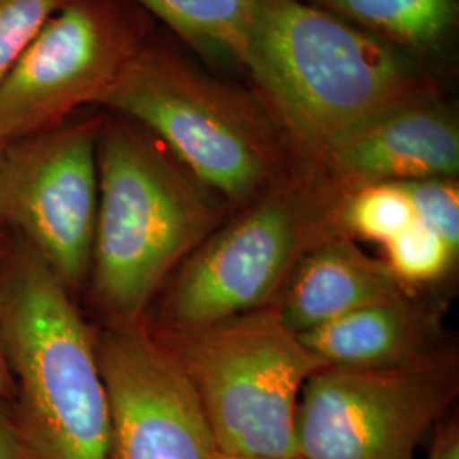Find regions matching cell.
I'll use <instances>...</instances> for the list:
<instances>
[{
    "instance_id": "obj_22",
    "label": "cell",
    "mask_w": 459,
    "mask_h": 459,
    "mask_svg": "<svg viewBox=\"0 0 459 459\" xmlns=\"http://www.w3.org/2000/svg\"><path fill=\"white\" fill-rule=\"evenodd\" d=\"M13 396H14V383L0 345V400H13Z\"/></svg>"
},
{
    "instance_id": "obj_10",
    "label": "cell",
    "mask_w": 459,
    "mask_h": 459,
    "mask_svg": "<svg viewBox=\"0 0 459 459\" xmlns=\"http://www.w3.org/2000/svg\"><path fill=\"white\" fill-rule=\"evenodd\" d=\"M109 409V459H214L218 447L195 386L142 324L113 322L98 342Z\"/></svg>"
},
{
    "instance_id": "obj_18",
    "label": "cell",
    "mask_w": 459,
    "mask_h": 459,
    "mask_svg": "<svg viewBox=\"0 0 459 459\" xmlns=\"http://www.w3.org/2000/svg\"><path fill=\"white\" fill-rule=\"evenodd\" d=\"M66 0H0V81Z\"/></svg>"
},
{
    "instance_id": "obj_17",
    "label": "cell",
    "mask_w": 459,
    "mask_h": 459,
    "mask_svg": "<svg viewBox=\"0 0 459 459\" xmlns=\"http://www.w3.org/2000/svg\"><path fill=\"white\" fill-rule=\"evenodd\" d=\"M385 250V264L403 288L439 281L453 269L459 254L436 230L419 220L386 242Z\"/></svg>"
},
{
    "instance_id": "obj_6",
    "label": "cell",
    "mask_w": 459,
    "mask_h": 459,
    "mask_svg": "<svg viewBox=\"0 0 459 459\" xmlns=\"http://www.w3.org/2000/svg\"><path fill=\"white\" fill-rule=\"evenodd\" d=\"M344 195L295 162L182 264L165 298L164 328L204 327L276 303L307 250L341 230Z\"/></svg>"
},
{
    "instance_id": "obj_4",
    "label": "cell",
    "mask_w": 459,
    "mask_h": 459,
    "mask_svg": "<svg viewBox=\"0 0 459 459\" xmlns=\"http://www.w3.org/2000/svg\"><path fill=\"white\" fill-rule=\"evenodd\" d=\"M98 106L152 133L231 204L246 206L295 164L252 91L214 79L167 47L143 43Z\"/></svg>"
},
{
    "instance_id": "obj_19",
    "label": "cell",
    "mask_w": 459,
    "mask_h": 459,
    "mask_svg": "<svg viewBox=\"0 0 459 459\" xmlns=\"http://www.w3.org/2000/svg\"><path fill=\"white\" fill-rule=\"evenodd\" d=\"M411 199L415 220L436 230L459 252V187L456 178L400 182Z\"/></svg>"
},
{
    "instance_id": "obj_23",
    "label": "cell",
    "mask_w": 459,
    "mask_h": 459,
    "mask_svg": "<svg viewBox=\"0 0 459 459\" xmlns=\"http://www.w3.org/2000/svg\"><path fill=\"white\" fill-rule=\"evenodd\" d=\"M214 459H273V458H237V456H229V455H221V453H218Z\"/></svg>"
},
{
    "instance_id": "obj_13",
    "label": "cell",
    "mask_w": 459,
    "mask_h": 459,
    "mask_svg": "<svg viewBox=\"0 0 459 459\" xmlns=\"http://www.w3.org/2000/svg\"><path fill=\"white\" fill-rule=\"evenodd\" d=\"M299 339L327 366L358 369L405 366L443 351L439 313L409 293L344 315Z\"/></svg>"
},
{
    "instance_id": "obj_21",
    "label": "cell",
    "mask_w": 459,
    "mask_h": 459,
    "mask_svg": "<svg viewBox=\"0 0 459 459\" xmlns=\"http://www.w3.org/2000/svg\"><path fill=\"white\" fill-rule=\"evenodd\" d=\"M0 459H30L17 432L13 411L0 403Z\"/></svg>"
},
{
    "instance_id": "obj_7",
    "label": "cell",
    "mask_w": 459,
    "mask_h": 459,
    "mask_svg": "<svg viewBox=\"0 0 459 459\" xmlns=\"http://www.w3.org/2000/svg\"><path fill=\"white\" fill-rule=\"evenodd\" d=\"M451 352L394 368L325 366L296 409L299 459H415L458 394Z\"/></svg>"
},
{
    "instance_id": "obj_15",
    "label": "cell",
    "mask_w": 459,
    "mask_h": 459,
    "mask_svg": "<svg viewBox=\"0 0 459 459\" xmlns=\"http://www.w3.org/2000/svg\"><path fill=\"white\" fill-rule=\"evenodd\" d=\"M193 48L242 66L259 0H134Z\"/></svg>"
},
{
    "instance_id": "obj_9",
    "label": "cell",
    "mask_w": 459,
    "mask_h": 459,
    "mask_svg": "<svg viewBox=\"0 0 459 459\" xmlns=\"http://www.w3.org/2000/svg\"><path fill=\"white\" fill-rule=\"evenodd\" d=\"M145 41L106 0H66L0 81V150L96 104Z\"/></svg>"
},
{
    "instance_id": "obj_14",
    "label": "cell",
    "mask_w": 459,
    "mask_h": 459,
    "mask_svg": "<svg viewBox=\"0 0 459 459\" xmlns=\"http://www.w3.org/2000/svg\"><path fill=\"white\" fill-rule=\"evenodd\" d=\"M405 53L443 47L458 22V0H308Z\"/></svg>"
},
{
    "instance_id": "obj_1",
    "label": "cell",
    "mask_w": 459,
    "mask_h": 459,
    "mask_svg": "<svg viewBox=\"0 0 459 459\" xmlns=\"http://www.w3.org/2000/svg\"><path fill=\"white\" fill-rule=\"evenodd\" d=\"M242 66L299 164L362 121L436 94L409 53L307 0H259Z\"/></svg>"
},
{
    "instance_id": "obj_16",
    "label": "cell",
    "mask_w": 459,
    "mask_h": 459,
    "mask_svg": "<svg viewBox=\"0 0 459 459\" xmlns=\"http://www.w3.org/2000/svg\"><path fill=\"white\" fill-rule=\"evenodd\" d=\"M413 220L411 199L400 182H377L345 191L339 210L345 235L383 246Z\"/></svg>"
},
{
    "instance_id": "obj_11",
    "label": "cell",
    "mask_w": 459,
    "mask_h": 459,
    "mask_svg": "<svg viewBox=\"0 0 459 459\" xmlns=\"http://www.w3.org/2000/svg\"><path fill=\"white\" fill-rule=\"evenodd\" d=\"M307 165L342 191L377 182L456 178L458 121L437 94L415 99L342 133Z\"/></svg>"
},
{
    "instance_id": "obj_2",
    "label": "cell",
    "mask_w": 459,
    "mask_h": 459,
    "mask_svg": "<svg viewBox=\"0 0 459 459\" xmlns=\"http://www.w3.org/2000/svg\"><path fill=\"white\" fill-rule=\"evenodd\" d=\"M98 167L92 295L113 322H134L223 210L160 140L123 116L100 123Z\"/></svg>"
},
{
    "instance_id": "obj_3",
    "label": "cell",
    "mask_w": 459,
    "mask_h": 459,
    "mask_svg": "<svg viewBox=\"0 0 459 459\" xmlns=\"http://www.w3.org/2000/svg\"><path fill=\"white\" fill-rule=\"evenodd\" d=\"M0 345L30 459H109L96 341L64 282L30 247L0 274Z\"/></svg>"
},
{
    "instance_id": "obj_20",
    "label": "cell",
    "mask_w": 459,
    "mask_h": 459,
    "mask_svg": "<svg viewBox=\"0 0 459 459\" xmlns=\"http://www.w3.org/2000/svg\"><path fill=\"white\" fill-rule=\"evenodd\" d=\"M429 459H459V426L456 419H443L437 424Z\"/></svg>"
},
{
    "instance_id": "obj_8",
    "label": "cell",
    "mask_w": 459,
    "mask_h": 459,
    "mask_svg": "<svg viewBox=\"0 0 459 459\" xmlns=\"http://www.w3.org/2000/svg\"><path fill=\"white\" fill-rule=\"evenodd\" d=\"M100 123L60 125L0 150V221L26 237L68 291L91 274Z\"/></svg>"
},
{
    "instance_id": "obj_5",
    "label": "cell",
    "mask_w": 459,
    "mask_h": 459,
    "mask_svg": "<svg viewBox=\"0 0 459 459\" xmlns=\"http://www.w3.org/2000/svg\"><path fill=\"white\" fill-rule=\"evenodd\" d=\"M159 339L195 386L218 453L299 459L298 400L327 362L288 328L276 303L204 327L162 328Z\"/></svg>"
},
{
    "instance_id": "obj_12",
    "label": "cell",
    "mask_w": 459,
    "mask_h": 459,
    "mask_svg": "<svg viewBox=\"0 0 459 459\" xmlns=\"http://www.w3.org/2000/svg\"><path fill=\"white\" fill-rule=\"evenodd\" d=\"M407 295L385 261L368 255L337 230L296 264L276 299L281 318L301 335L369 305Z\"/></svg>"
}]
</instances>
